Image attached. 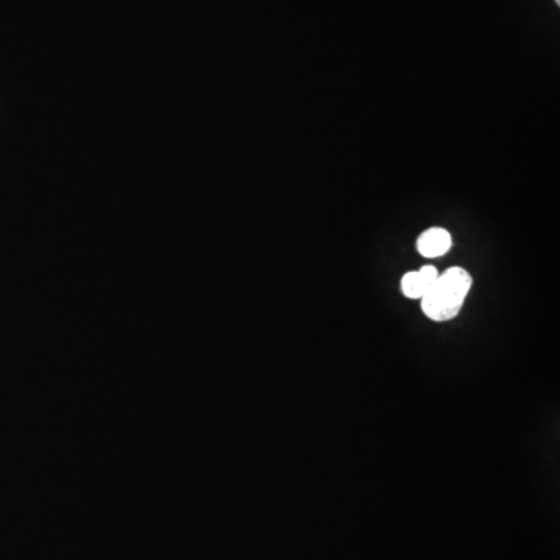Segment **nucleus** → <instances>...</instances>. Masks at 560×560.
I'll list each match as a JSON object with an SVG mask.
<instances>
[{"label": "nucleus", "mask_w": 560, "mask_h": 560, "mask_svg": "<svg viewBox=\"0 0 560 560\" xmlns=\"http://www.w3.org/2000/svg\"><path fill=\"white\" fill-rule=\"evenodd\" d=\"M471 276L464 268H451L438 276L436 282L422 298V311L436 323L451 320L459 315L469 294Z\"/></svg>", "instance_id": "nucleus-1"}, {"label": "nucleus", "mask_w": 560, "mask_h": 560, "mask_svg": "<svg viewBox=\"0 0 560 560\" xmlns=\"http://www.w3.org/2000/svg\"><path fill=\"white\" fill-rule=\"evenodd\" d=\"M438 276L440 272L431 265L420 268L419 271L407 272L401 278V293L410 300H422L431 285L436 282Z\"/></svg>", "instance_id": "nucleus-2"}, {"label": "nucleus", "mask_w": 560, "mask_h": 560, "mask_svg": "<svg viewBox=\"0 0 560 560\" xmlns=\"http://www.w3.org/2000/svg\"><path fill=\"white\" fill-rule=\"evenodd\" d=\"M452 248V235L442 228H431L420 235L418 250L427 259L444 256Z\"/></svg>", "instance_id": "nucleus-3"}, {"label": "nucleus", "mask_w": 560, "mask_h": 560, "mask_svg": "<svg viewBox=\"0 0 560 560\" xmlns=\"http://www.w3.org/2000/svg\"><path fill=\"white\" fill-rule=\"evenodd\" d=\"M556 3H558V5H560V0H556Z\"/></svg>", "instance_id": "nucleus-4"}]
</instances>
